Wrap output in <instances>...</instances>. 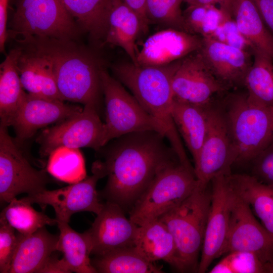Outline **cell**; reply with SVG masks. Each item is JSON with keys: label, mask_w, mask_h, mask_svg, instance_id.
Returning <instances> with one entry per match:
<instances>
[{"label": "cell", "mask_w": 273, "mask_h": 273, "mask_svg": "<svg viewBox=\"0 0 273 273\" xmlns=\"http://www.w3.org/2000/svg\"><path fill=\"white\" fill-rule=\"evenodd\" d=\"M165 136L155 131L130 133L111 140L99 151L102 159L93 164L108 176L100 198L130 211L158 173L179 159ZM180 161V160H179Z\"/></svg>", "instance_id": "1"}, {"label": "cell", "mask_w": 273, "mask_h": 273, "mask_svg": "<svg viewBox=\"0 0 273 273\" xmlns=\"http://www.w3.org/2000/svg\"><path fill=\"white\" fill-rule=\"evenodd\" d=\"M182 59L163 66H142L124 62L113 67L116 79L126 86L152 117L166 129V139L172 148L178 149L183 141L172 116L173 76Z\"/></svg>", "instance_id": "2"}, {"label": "cell", "mask_w": 273, "mask_h": 273, "mask_svg": "<svg viewBox=\"0 0 273 273\" xmlns=\"http://www.w3.org/2000/svg\"><path fill=\"white\" fill-rule=\"evenodd\" d=\"M48 54L54 64L57 88L62 101L93 103L98 107L102 92V67L74 40L33 38Z\"/></svg>", "instance_id": "3"}, {"label": "cell", "mask_w": 273, "mask_h": 273, "mask_svg": "<svg viewBox=\"0 0 273 273\" xmlns=\"http://www.w3.org/2000/svg\"><path fill=\"white\" fill-rule=\"evenodd\" d=\"M219 103L232 139L234 164L251 162L273 142V107L251 101L244 89L228 92Z\"/></svg>", "instance_id": "4"}, {"label": "cell", "mask_w": 273, "mask_h": 273, "mask_svg": "<svg viewBox=\"0 0 273 273\" xmlns=\"http://www.w3.org/2000/svg\"><path fill=\"white\" fill-rule=\"evenodd\" d=\"M211 198L210 183L199 181L186 199L158 218L167 225L174 238V268L179 272H197Z\"/></svg>", "instance_id": "5"}, {"label": "cell", "mask_w": 273, "mask_h": 273, "mask_svg": "<svg viewBox=\"0 0 273 273\" xmlns=\"http://www.w3.org/2000/svg\"><path fill=\"white\" fill-rule=\"evenodd\" d=\"M198 184L194 171L179 159L174 160L158 173L135 202L129 219L138 226L158 219L186 199Z\"/></svg>", "instance_id": "6"}, {"label": "cell", "mask_w": 273, "mask_h": 273, "mask_svg": "<svg viewBox=\"0 0 273 273\" xmlns=\"http://www.w3.org/2000/svg\"><path fill=\"white\" fill-rule=\"evenodd\" d=\"M8 35L75 40L79 27L61 0H18Z\"/></svg>", "instance_id": "7"}, {"label": "cell", "mask_w": 273, "mask_h": 273, "mask_svg": "<svg viewBox=\"0 0 273 273\" xmlns=\"http://www.w3.org/2000/svg\"><path fill=\"white\" fill-rule=\"evenodd\" d=\"M100 77L105 105L104 146L114 139L135 132L155 131L165 136L163 124L150 115L120 82L103 68Z\"/></svg>", "instance_id": "8"}, {"label": "cell", "mask_w": 273, "mask_h": 273, "mask_svg": "<svg viewBox=\"0 0 273 273\" xmlns=\"http://www.w3.org/2000/svg\"><path fill=\"white\" fill-rule=\"evenodd\" d=\"M46 170L34 168L0 125V200L9 203L18 195H34L45 190L50 181Z\"/></svg>", "instance_id": "9"}, {"label": "cell", "mask_w": 273, "mask_h": 273, "mask_svg": "<svg viewBox=\"0 0 273 273\" xmlns=\"http://www.w3.org/2000/svg\"><path fill=\"white\" fill-rule=\"evenodd\" d=\"M104 123L100 119L99 107L89 103L79 113L43 130L36 141L43 157L62 146L87 147L99 151L104 146Z\"/></svg>", "instance_id": "10"}, {"label": "cell", "mask_w": 273, "mask_h": 273, "mask_svg": "<svg viewBox=\"0 0 273 273\" xmlns=\"http://www.w3.org/2000/svg\"><path fill=\"white\" fill-rule=\"evenodd\" d=\"M207 117L206 134L194 163L196 177L202 184H209L219 174L231 173L234 164L232 139L219 99L208 106Z\"/></svg>", "instance_id": "11"}, {"label": "cell", "mask_w": 273, "mask_h": 273, "mask_svg": "<svg viewBox=\"0 0 273 273\" xmlns=\"http://www.w3.org/2000/svg\"><path fill=\"white\" fill-rule=\"evenodd\" d=\"M232 190L229 230L221 256L233 251L251 252L264 265L273 260V237L256 219L249 204Z\"/></svg>", "instance_id": "12"}, {"label": "cell", "mask_w": 273, "mask_h": 273, "mask_svg": "<svg viewBox=\"0 0 273 273\" xmlns=\"http://www.w3.org/2000/svg\"><path fill=\"white\" fill-rule=\"evenodd\" d=\"M92 175L79 182L56 190H45L24 198L32 204H39L42 208L51 206L58 222L68 223L71 216L79 212L88 211L98 214L104 203L101 201L96 186L98 180L104 177L96 169L92 168Z\"/></svg>", "instance_id": "13"}, {"label": "cell", "mask_w": 273, "mask_h": 273, "mask_svg": "<svg viewBox=\"0 0 273 273\" xmlns=\"http://www.w3.org/2000/svg\"><path fill=\"white\" fill-rule=\"evenodd\" d=\"M171 85L173 99L204 107L230 91L213 75L198 51L182 59Z\"/></svg>", "instance_id": "14"}, {"label": "cell", "mask_w": 273, "mask_h": 273, "mask_svg": "<svg viewBox=\"0 0 273 273\" xmlns=\"http://www.w3.org/2000/svg\"><path fill=\"white\" fill-rule=\"evenodd\" d=\"M230 173L219 174L210 181L211 204L197 270L199 273L207 271L213 260L221 256L230 219L233 192L228 178Z\"/></svg>", "instance_id": "15"}, {"label": "cell", "mask_w": 273, "mask_h": 273, "mask_svg": "<svg viewBox=\"0 0 273 273\" xmlns=\"http://www.w3.org/2000/svg\"><path fill=\"white\" fill-rule=\"evenodd\" d=\"M118 204L106 201L91 227L84 233L91 246V255H103L114 250L134 246L138 226L124 214Z\"/></svg>", "instance_id": "16"}, {"label": "cell", "mask_w": 273, "mask_h": 273, "mask_svg": "<svg viewBox=\"0 0 273 273\" xmlns=\"http://www.w3.org/2000/svg\"><path fill=\"white\" fill-rule=\"evenodd\" d=\"M17 40V66L24 89L34 96L62 101L48 54L33 39Z\"/></svg>", "instance_id": "17"}, {"label": "cell", "mask_w": 273, "mask_h": 273, "mask_svg": "<svg viewBox=\"0 0 273 273\" xmlns=\"http://www.w3.org/2000/svg\"><path fill=\"white\" fill-rule=\"evenodd\" d=\"M210 71L229 90L244 88L253 53L209 37H202L198 51Z\"/></svg>", "instance_id": "18"}, {"label": "cell", "mask_w": 273, "mask_h": 273, "mask_svg": "<svg viewBox=\"0 0 273 273\" xmlns=\"http://www.w3.org/2000/svg\"><path fill=\"white\" fill-rule=\"evenodd\" d=\"M202 37L189 32L167 28L149 36L138 51V65L163 66L183 59L198 51Z\"/></svg>", "instance_id": "19"}, {"label": "cell", "mask_w": 273, "mask_h": 273, "mask_svg": "<svg viewBox=\"0 0 273 273\" xmlns=\"http://www.w3.org/2000/svg\"><path fill=\"white\" fill-rule=\"evenodd\" d=\"M64 101L41 98L25 93L12 125L18 140L31 138L39 128L60 122L82 110Z\"/></svg>", "instance_id": "20"}, {"label": "cell", "mask_w": 273, "mask_h": 273, "mask_svg": "<svg viewBox=\"0 0 273 273\" xmlns=\"http://www.w3.org/2000/svg\"><path fill=\"white\" fill-rule=\"evenodd\" d=\"M18 233V243L9 273L38 272L57 251L59 236L51 234L46 226L28 235Z\"/></svg>", "instance_id": "21"}, {"label": "cell", "mask_w": 273, "mask_h": 273, "mask_svg": "<svg viewBox=\"0 0 273 273\" xmlns=\"http://www.w3.org/2000/svg\"><path fill=\"white\" fill-rule=\"evenodd\" d=\"M141 31V21L136 13L123 0H114L108 17L105 42L122 48L138 65L135 42Z\"/></svg>", "instance_id": "22"}, {"label": "cell", "mask_w": 273, "mask_h": 273, "mask_svg": "<svg viewBox=\"0 0 273 273\" xmlns=\"http://www.w3.org/2000/svg\"><path fill=\"white\" fill-rule=\"evenodd\" d=\"M228 178L233 191L249 204L273 237V185L264 184L251 174L231 173Z\"/></svg>", "instance_id": "23"}, {"label": "cell", "mask_w": 273, "mask_h": 273, "mask_svg": "<svg viewBox=\"0 0 273 273\" xmlns=\"http://www.w3.org/2000/svg\"><path fill=\"white\" fill-rule=\"evenodd\" d=\"M208 106H200L173 99L172 118L194 163L197 159L206 134Z\"/></svg>", "instance_id": "24"}, {"label": "cell", "mask_w": 273, "mask_h": 273, "mask_svg": "<svg viewBox=\"0 0 273 273\" xmlns=\"http://www.w3.org/2000/svg\"><path fill=\"white\" fill-rule=\"evenodd\" d=\"M232 17L252 51L273 59V36L267 29L252 0H235Z\"/></svg>", "instance_id": "25"}, {"label": "cell", "mask_w": 273, "mask_h": 273, "mask_svg": "<svg viewBox=\"0 0 273 273\" xmlns=\"http://www.w3.org/2000/svg\"><path fill=\"white\" fill-rule=\"evenodd\" d=\"M134 246L149 261L163 260L174 267V238L167 225L159 219L138 226Z\"/></svg>", "instance_id": "26"}, {"label": "cell", "mask_w": 273, "mask_h": 273, "mask_svg": "<svg viewBox=\"0 0 273 273\" xmlns=\"http://www.w3.org/2000/svg\"><path fill=\"white\" fill-rule=\"evenodd\" d=\"M18 49H12L0 65L1 124L12 126L26 93L17 66Z\"/></svg>", "instance_id": "27"}, {"label": "cell", "mask_w": 273, "mask_h": 273, "mask_svg": "<svg viewBox=\"0 0 273 273\" xmlns=\"http://www.w3.org/2000/svg\"><path fill=\"white\" fill-rule=\"evenodd\" d=\"M78 27L95 39H104L108 15L114 0H61Z\"/></svg>", "instance_id": "28"}, {"label": "cell", "mask_w": 273, "mask_h": 273, "mask_svg": "<svg viewBox=\"0 0 273 273\" xmlns=\"http://www.w3.org/2000/svg\"><path fill=\"white\" fill-rule=\"evenodd\" d=\"M100 273H162V267L148 260L134 246L119 249L91 259Z\"/></svg>", "instance_id": "29"}, {"label": "cell", "mask_w": 273, "mask_h": 273, "mask_svg": "<svg viewBox=\"0 0 273 273\" xmlns=\"http://www.w3.org/2000/svg\"><path fill=\"white\" fill-rule=\"evenodd\" d=\"M60 230L57 251L61 252L63 258L71 271L76 273H97L89 256L91 246L84 233H78L68 223L58 222Z\"/></svg>", "instance_id": "30"}, {"label": "cell", "mask_w": 273, "mask_h": 273, "mask_svg": "<svg viewBox=\"0 0 273 273\" xmlns=\"http://www.w3.org/2000/svg\"><path fill=\"white\" fill-rule=\"evenodd\" d=\"M253 56L243 89L251 101L273 107V59L258 51H253Z\"/></svg>", "instance_id": "31"}, {"label": "cell", "mask_w": 273, "mask_h": 273, "mask_svg": "<svg viewBox=\"0 0 273 273\" xmlns=\"http://www.w3.org/2000/svg\"><path fill=\"white\" fill-rule=\"evenodd\" d=\"M24 197L14 198L1 212L0 218L5 219L17 232L30 235L46 225L58 224L56 218H52L43 211H36Z\"/></svg>", "instance_id": "32"}, {"label": "cell", "mask_w": 273, "mask_h": 273, "mask_svg": "<svg viewBox=\"0 0 273 273\" xmlns=\"http://www.w3.org/2000/svg\"><path fill=\"white\" fill-rule=\"evenodd\" d=\"M48 157L46 171L57 179L71 184L86 177L84 160L79 149L59 147Z\"/></svg>", "instance_id": "33"}, {"label": "cell", "mask_w": 273, "mask_h": 273, "mask_svg": "<svg viewBox=\"0 0 273 273\" xmlns=\"http://www.w3.org/2000/svg\"><path fill=\"white\" fill-rule=\"evenodd\" d=\"M186 30L202 37H211L231 17L213 5L191 4L183 12Z\"/></svg>", "instance_id": "34"}, {"label": "cell", "mask_w": 273, "mask_h": 273, "mask_svg": "<svg viewBox=\"0 0 273 273\" xmlns=\"http://www.w3.org/2000/svg\"><path fill=\"white\" fill-rule=\"evenodd\" d=\"M182 1L146 0V14L149 22L186 31L180 9Z\"/></svg>", "instance_id": "35"}, {"label": "cell", "mask_w": 273, "mask_h": 273, "mask_svg": "<svg viewBox=\"0 0 273 273\" xmlns=\"http://www.w3.org/2000/svg\"><path fill=\"white\" fill-rule=\"evenodd\" d=\"M209 272L264 273V270L263 263L255 254L233 251L224 255Z\"/></svg>", "instance_id": "36"}, {"label": "cell", "mask_w": 273, "mask_h": 273, "mask_svg": "<svg viewBox=\"0 0 273 273\" xmlns=\"http://www.w3.org/2000/svg\"><path fill=\"white\" fill-rule=\"evenodd\" d=\"M18 243V233L0 218V272L9 273Z\"/></svg>", "instance_id": "37"}, {"label": "cell", "mask_w": 273, "mask_h": 273, "mask_svg": "<svg viewBox=\"0 0 273 273\" xmlns=\"http://www.w3.org/2000/svg\"><path fill=\"white\" fill-rule=\"evenodd\" d=\"M252 175L260 181L273 185V142L251 162Z\"/></svg>", "instance_id": "38"}, {"label": "cell", "mask_w": 273, "mask_h": 273, "mask_svg": "<svg viewBox=\"0 0 273 273\" xmlns=\"http://www.w3.org/2000/svg\"><path fill=\"white\" fill-rule=\"evenodd\" d=\"M267 29L273 36V0H252Z\"/></svg>", "instance_id": "39"}, {"label": "cell", "mask_w": 273, "mask_h": 273, "mask_svg": "<svg viewBox=\"0 0 273 273\" xmlns=\"http://www.w3.org/2000/svg\"><path fill=\"white\" fill-rule=\"evenodd\" d=\"M54 252L40 269L38 273H70L72 272L64 259L58 258Z\"/></svg>", "instance_id": "40"}, {"label": "cell", "mask_w": 273, "mask_h": 273, "mask_svg": "<svg viewBox=\"0 0 273 273\" xmlns=\"http://www.w3.org/2000/svg\"><path fill=\"white\" fill-rule=\"evenodd\" d=\"M8 4V0H0V49L2 52L4 51L8 36L7 30Z\"/></svg>", "instance_id": "41"}, {"label": "cell", "mask_w": 273, "mask_h": 273, "mask_svg": "<svg viewBox=\"0 0 273 273\" xmlns=\"http://www.w3.org/2000/svg\"><path fill=\"white\" fill-rule=\"evenodd\" d=\"M139 16L142 23V31L147 30L149 22L146 14V0H123Z\"/></svg>", "instance_id": "42"}, {"label": "cell", "mask_w": 273, "mask_h": 273, "mask_svg": "<svg viewBox=\"0 0 273 273\" xmlns=\"http://www.w3.org/2000/svg\"><path fill=\"white\" fill-rule=\"evenodd\" d=\"M234 1L235 0H194L192 4L213 6L218 5L222 11L233 18L232 11Z\"/></svg>", "instance_id": "43"}, {"label": "cell", "mask_w": 273, "mask_h": 273, "mask_svg": "<svg viewBox=\"0 0 273 273\" xmlns=\"http://www.w3.org/2000/svg\"><path fill=\"white\" fill-rule=\"evenodd\" d=\"M264 273H273V260L264 264Z\"/></svg>", "instance_id": "44"}, {"label": "cell", "mask_w": 273, "mask_h": 273, "mask_svg": "<svg viewBox=\"0 0 273 273\" xmlns=\"http://www.w3.org/2000/svg\"><path fill=\"white\" fill-rule=\"evenodd\" d=\"M189 3V5L192 4L194 0H184Z\"/></svg>", "instance_id": "45"}, {"label": "cell", "mask_w": 273, "mask_h": 273, "mask_svg": "<svg viewBox=\"0 0 273 273\" xmlns=\"http://www.w3.org/2000/svg\"><path fill=\"white\" fill-rule=\"evenodd\" d=\"M183 1H184V0H183Z\"/></svg>", "instance_id": "46"}]
</instances>
